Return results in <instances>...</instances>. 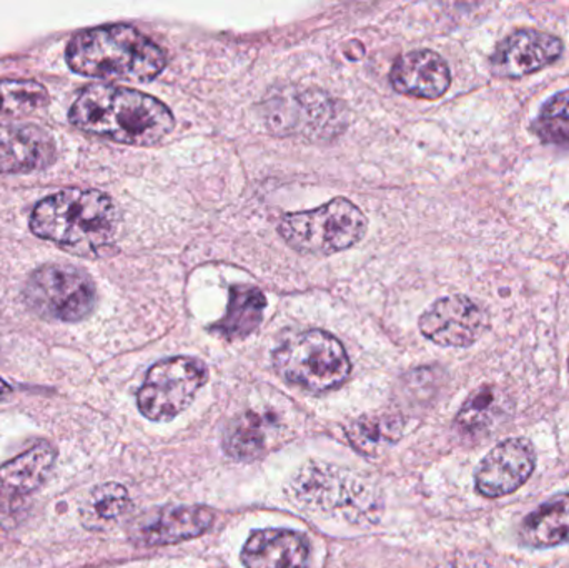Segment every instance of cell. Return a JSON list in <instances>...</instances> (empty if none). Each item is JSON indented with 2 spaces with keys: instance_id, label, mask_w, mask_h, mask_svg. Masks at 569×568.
<instances>
[{
  "instance_id": "obj_7",
  "label": "cell",
  "mask_w": 569,
  "mask_h": 568,
  "mask_svg": "<svg viewBox=\"0 0 569 568\" xmlns=\"http://www.w3.org/2000/svg\"><path fill=\"white\" fill-rule=\"evenodd\" d=\"M206 363L192 357H173L156 363L137 396L143 417L156 422L176 419L206 386Z\"/></svg>"
},
{
  "instance_id": "obj_4",
  "label": "cell",
  "mask_w": 569,
  "mask_h": 568,
  "mask_svg": "<svg viewBox=\"0 0 569 568\" xmlns=\"http://www.w3.org/2000/svg\"><path fill=\"white\" fill-rule=\"evenodd\" d=\"M273 366L284 380L310 392L337 389L351 372L347 350L323 330H308L284 340L273 353Z\"/></svg>"
},
{
  "instance_id": "obj_1",
  "label": "cell",
  "mask_w": 569,
  "mask_h": 568,
  "mask_svg": "<svg viewBox=\"0 0 569 568\" xmlns=\"http://www.w3.org/2000/svg\"><path fill=\"white\" fill-rule=\"evenodd\" d=\"M119 223V210L107 193L79 187L40 200L29 220L33 236L82 259L110 256L116 250Z\"/></svg>"
},
{
  "instance_id": "obj_20",
  "label": "cell",
  "mask_w": 569,
  "mask_h": 568,
  "mask_svg": "<svg viewBox=\"0 0 569 568\" xmlns=\"http://www.w3.org/2000/svg\"><path fill=\"white\" fill-rule=\"evenodd\" d=\"M505 412V396L485 386L471 393L457 416V429L465 436H477L490 429Z\"/></svg>"
},
{
  "instance_id": "obj_23",
  "label": "cell",
  "mask_w": 569,
  "mask_h": 568,
  "mask_svg": "<svg viewBox=\"0 0 569 568\" xmlns=\"http://www.w3.org/2000/svg\"><path fill=\"white\" fill-rule=\"evenodd\" d=\"M533 132L540 137L541 142L569 147V90L545 102L535 119Z\"/></svg>"
},
{
  "instance_id": "obj_6",
  "label": "cell",
  "mask_w": 569,
  "mask_h": 568,
  "mask_svg": "<svg viewBox=\"0 0 569 568\" xmlns=\"http://www.w3.org/2000/svg\"><path fill=\"white\" fill-rule=\"evenodd\" d=\"M23 300L40 319L73 323L93 312L97 289L86 270L69 263H46L30 273Z\"/></svg>"
},
{
  "instance_id": "obj_11",
  "label": "cell",
  "mask_w": 569,
  "mask_h": 568,
  "mask_svg": "<svg viewBox=\"0 0 569 568\" xmlns=\"http://www.w3.org/2000/svg\"><path fill=\"white\" fill-rule=\"evenodd\" d=\"M212 522L213 514L203 507H166L137 519L130 537L140 546H170L202 536Z\"/></svg>"
},
{
  "instance_id": "obj_19",
  "label": "cell",
  "mask_w": 569,
  "mask_h": 568,
  "mask_svg": "<svg viewBox=\"0 0 569 568\" xmlns=\"http://www.w3.org/2000/svg\"><path fill=\"white\" fill-rule=\"evenodd\" d=\"M130 509V497L120 484H103L96 487L83 502L82 524L89 530L110 529Z\"/></svg>"
},
{
  "instance_id": "obj_13",
  "label": "cell",
  "mask_w": 569,
  "mask_h": 568,
  "mask_svg": "<svg viewBox=\"0 0 569 568\" xmlns=\"http://www.w3.org/2000/svg\"><path fill=\"white\" fill-rule=\"evenodd\" d=\"M397 92L417 99H440L450 89L451 73L443 57L431 50H415L398 57L391 67Z\"/></svg>"
},
{
  "instance_id": "obj_14",
  "label": "cell",
  "mask_w": 569,
  "mask_h": 568,
  "mask_svg": "<svg viewBox=\"0 0 569 568\" xmlns=\"http://www.w3.org/2000/svg\"><path fill=\"white\" fill-rule=\"evenodd\" d=\"M307 539L291 530L267 529L252 534L243 547L247 568H307Z\"/></svg>"
},
{
  "instance_id": "obj_2",
  "label": "cell",
  "mask_w": 569,
  "mask_h": 568,
  "mask_svg": "<svg viewBox=\"0 0 569 568\" xmlns=\"http://www.w3.org/2000/svg\"><path fill=\"white\" fill-rule=\"evenodd\" d=\"M76 129L126 146H156L172 132L176 120L166 103L127 87H83L69 110Z\"/></svg>"
},
{
  "instance_id": "obj_15",
  "label": "cell",
  "mask_w": 569,
  "mask_h": 568,
  "mask_svg": "<svg viewBox=\"0 0 569 568\" xmlns=\"http://www.w3.org/2000/svg\"><path fill=\"white\" fill-rule=\"evenodd\" d=\"M56 459V449L50 444H37L22 456L0 467V492L12 497L36 492L49 479Z\"/></svg>"
},
{
  "instance_id": "obj_12",
  "label": "cell",
  "mask_w": 569,
  "mask_h": 568,
  "mask_svg": "<svg viewBox=\"0 0 569 568\" xmlns=\"http://www.w3.org/2000/svg\"><path fill=\"white\" fill-rule=\"evenodd\" d=\"M56 142L33 123L0 126V173L39 172L56 160Z\"/></svg>"
},
{
  "instance_id": "obj_22",
  "label": "cell",
  "mask_w": 569,
  "mask_h": 568,
  "mask_svg": "<svg viewBox=\"0 0 569 568\" xmlns=\"http://www.w3.org/2000/svg\"><path fill=\"white\" fill-rule=\"evenodd\" d=\"M401 434V423L393 417H361L355 420L348 429V439L355 449L367 456H375L383 447L398 440Z\"/></svg>"
},
{
  "instance_id": "obj_8",
  "label": "cell",
  "mask_w": 569,
  "mask_h": 568,
  "mask_svg": "<svg viewBox=\"0 0 569 568\" xmlns=\"http://www.w3.org/2000/svg\"><path fill=\"white\" fill-rule=\"evenodd\" d=\"M490 317L483 307L465 296L437 300L420 317V330L441 347H470L487 332Z\"/></svg>"
},
{
  "instance_id": "obj_25",
  "label": "cell",
  "mask_w": 569,
  "mask_h": 568,
  "mask_svg": "<svg viewBox=\"0 0 569 568\" xmlns=\"http://www.w3.org/2000/svg\"><path fill=\"white\" fill-rule=\"evenodd\" d=\"M568 366H569V360H568Z\"/></svg>"
},
{
  "instance_id": "obj_21",
  "label": "cell",
  "mask_w": 569,
  "mask_h": 568,
  "mask_svg": "<svg viewBox=\"0 0 569 568\" xmlns=\"http://www.w3.org/2000/svg\"><path fill=\"white\" fill-rule=\"evenodd\" d=\"M49 102V92L36 80L0 79V117L30 116Z\"/></svg>"
},
{
  "instance_id": "obj_3",
  "label": "cell",
  "mask_w": 569,
  "mask_h": 568,
  "mask_svg": "<svg viewBox=\"0 0 569 568\" xmlns=\"http://www.w3.org/2000/svg\"><path fill=\"white\" fill-rule=\"evenodd\" d=\"M70 69L106 80L149 82L166 69V52L136 27L102 26L82 30L66 50Z\"/></svg>"
},
{
  "instance_id": "obj_10",
  "label": "cell",
  "mask_w": 569,
  "mask_h": 568,
  "mask_svg": "<svg viewBox=\"0 0 569 568\" xmlns=\"http://www.w3.org/2000/svg\"><path fill=\"white\" fill-rule=\"evenodd\" d=\"M563 42L537 29H520L501 40L491 57V70L503 79H520L557 62Z\"/></svg>"
},
{
  "instance_id": "obj_18",
  "label": "cell",
  "mask_w": 569,
  "mask_h": 568,
  "mask_svg": "<svg viewBox=\"0 0 569 568\" xmlns=\"http://www.w3.org/2000/svg\"><path fill=\"white\" fill-rule=\"evenodd\" d=\"M270 420L263 413L247 412L230 422L223 449L236 460H256L269 449Z\"/></svg>"
},
{
  "instance_id": "obj_9",
  "label": "cell",
  "mask_w": 569,
  "mask_h": 568,
  "mask_svg": "<svg viewBox=\"0 0 569 568\" xmlns=\"http://www.w3.org/2000/svg\"><path fill=\"white\" fill-rule=\"evenodd\" d=\"M537 466L533 446L525 439L498 444L477 470V490L487 499H500L517 492L530 479Z\"/></svg>"
},
{
  "instance_id": "obj_16",
  "label": "cell",
  "mask_w": 569,
  "mask_h": 568,
  "mask_svg": "<svg viewBox=\"0 0 569 568\" xmlns=\"http://www.w3.org/2000/svg\"><path fill=\"white\" fill-rule=\"evenodd\" d=\"M520 539L533 549L569 544V492L538 507L521 524Z\"/></svg>"
},
{
  "instance_id": "obj_17",
  "label": "cell",
  "mask_w": 569,
  "mask_h": 568,
  "mask_svg": "<svg viewBox=\"0 0 569 568\" xmlns=\"http://www.w3.org/2000/svg\"><path fill=\"white\" fill-rule=\"evenodd\" d=\"M266 307L262 290L252 286L232 287L226 317L217 323L216 332L227 340L246 339L259 329Z\"/></svg>"
},
{
  "instance_id": "obj_24",
  "label": "cell",
  "mask_w": 569,
  "mask_h": 568,
  "mask_svg": "<svg viewBox=\"0 0 569 568\" xmlns=\"http://www.w3.org/2000/svg\"><path fill=\"white\" fill-rule=\"evenodd\" d=\"M10 396H12V387H10L9 383L0 377V402L9 399Z\"/></svg>"
},
{
  "instance_id": "obj_5",
  "label": "cell",
  "mask_w": 569,
  "mask_h": 568,
  "mask_svg": "<svg viewBox=\"0 0 569 568\" xmlns=\"http://www.w3.org/2000/svg\"><path fill=\"white\" fill-rule=\"evenodd\" d=\"M367 223L355 203L338 197L318 209L288 213L280 220L279 232L291 249L330 256L360 242Z\"/></svg>"
}]
</instances>
